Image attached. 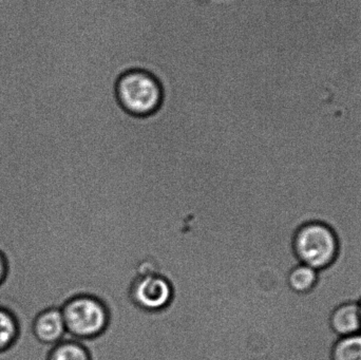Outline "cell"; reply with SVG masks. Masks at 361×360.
I'll use <instances>...</instances> for the list:
<instances>
[{
	"mask_svg": "<svg viewBox=\"0 0 361 360\" xmlns=\"http://www.w3.org/2000/svg\"><path fill=\"white\" fill-rule=\"evenodd\" d=\"M290 251L297 262L320 272L336 261L341 243L329 224L322 221L305 222L293 232Z\"/></svg>",
	"mask_w": 361,
	"mask_h": 360,
	"instance_id": "6da1fadb",
	"label": "cell"
},
{
	"mask_svg": "<svg viewBox=\"0 0 361 360\" xmlns=\"http://www.w3.org/2000/svg\"><path fill=\"white\" fill-rule=\"evenodd\" d=\"M116 92L121 107L135 116L154 113L163 101L160 82L144 70H129L122 74L116 82Z\"/></svg>",
	"mask_w": 361,
	"mask_h": 360,
	"instance_id": "7a4b0ae2",
	"label": "cell"
},
{
	"mask_svg": "<svg viewBox=\"0 0 361 360\" xmlns=\"http://www.w3.org/2000/svg\"><path fill=\"white\" fill-rule=\"evenodd\" d=\"M68 337L92 340L101 335L108 325V312L103 302L92 296L72 298L61 309Z\"/></svg>",
	"mask_w": 361,
	"mask_h": 360,
	"instance_id": "3957f363",
	"label": "cell"
},
{
	"mask_svg": "<svg viewBox=\"0 0 361 360\" xmlns=\"http://www.w3.org/2000/svg\"><path fill=\"white\" fill-rule=\"evenodd\" d=\"M133 304L146 312L164 310L173 300V287L164 277L144 275L133 283L130 292Z\"/></svg>",
	"mask_w": 361,
	"mask_h": 360,
	"instance_id": "277c9868",
	"label": "cell"
},
{
	"mask_svg": "<svg viewBox=\"0 0 361 360\" xmlns=\"http://www.w3.org/2000/svg\"><path fill=\"white\" fill-rule=\"evenodd\" d=\"M36 338L42 344L55 346L67 335L65 319L61 309H49L36 317L33 325Z\"/></svg>",
	"mask_w": 361,
	"mask_h": 360,
	"instance_id": "5b68a950",
	"label": "cell"
},
{
	"mask_svg": "<svg viewBox=\"0 0 361 360\" xmlns=\"http://www.w3.org/2000/svg\"><path fill=\"white\" fill-rule=\"evenodd\" d=\"M331 330L337 338L354 335L361 332L360 302H345L332 311L329 319Z\"/></svg>",
	"mask_w": 361,
	"mask_h": 360,
	"instance_id": "8992f818",
	"label": "cell"
},
{
	"mask_svg": "<svg viewBox=\"0 0 361 360\" xmlns=\"http://www.w3.org/2000/svg\"><path fill=\"white\" fill-rule=\"evenodd\" d=\"M318 279H319L318 271L311 266L297 262L286 274V287L290 293L294 294V295H307L315 289Z\"/></svg>",
	"mask_w": 361,
	"mask_h": 360,
	"instance_id": "52a82bcc",
	"label": "cell"
},
{
	"mask_svg": "<svg viewBox=\"0 0 361 360\" xmlns=\"http://www.w3.org/2000/svg\"><path fill=\"white\" fill-rule=\"evenodd\" d=\"M48 360H92L88 349L73 338L65 336L63 340L53 347Z\"/></svg>",
	"mask_w": 361,
	"mask_h": 360,
	"instance_id": "ba28073f",
	"label": "cell"
},
{
	"mask_svg": "<svg viewBox=\"0 0 361 360\" xmlns=\"http://www.w3.org/2000/svg\"><path fill=\"white\" fill-rule=\"evenodd\" d=\"M331 360H361V332L336 338L330 350Z\"/></svg>",
	"mask_w": 361,
	"mask_h": 360,
	"instance_id": "9c48e42d",
	"label": "cell"
},
{
	"mask_svg": "<svg viewBox=\"0 0 361 360\" xmlns=\"http://www.w3.org/2000/svg\"><path fill=\"white\" fill-rule=\"evenodd\" d=\"M18 330L14 316L8 311L0 309V352L12 346Z\"/></svg>",
	"mask_w": 361,
	"mask_h": 360,
	"instance_id": "30bf717a",
	"label": "cell"
},
{
	"mask_svg": "<svg viewBox=\"0 0 361 360\" xmlns=\"http://www.w3.org/2000/svg\"><path fill=\"white\" fill-rule=\"evenodd\" d=\"M6 262H4V257H2L1 254H0V283L4 280V276H6Z\"/></svg>",
	"mask_w": 361,
	"mask_h": 360,
	"instance_id": "8fae6325",
	"label": "cell"
},
{
	"mask_svg": "<svg viewBox=\"0 0 361 360\" xmlns=\"http://www.w3.org/2000/svg\"><path fill=\"white\" fill-rule=\"evenodd\" d=\"M360 310H361V300H360Z\"/></svg>",
	"mask_w": 361,
	"mask_h": 360,
	"instance_id": "7c38bea8",
	"label": "cell"
}]
</instances>
